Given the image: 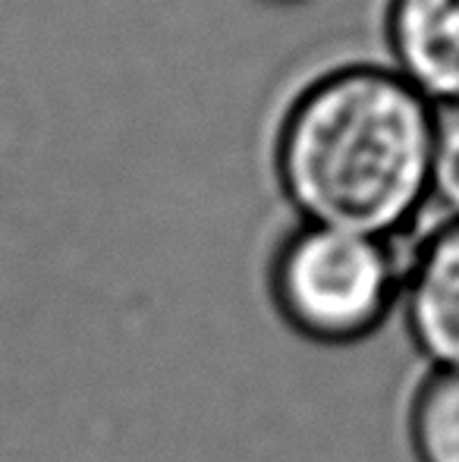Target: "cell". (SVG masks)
I'll return each mask as SVG.
<instances>
[{
	"mask_svg": "<svg viewBox=\"0 0 459 462\" xmlns=\"http://www.w3.org/2000/svg\"><path fill=\"white\" fill-rule=\"evenodd\" d=\"M435 104L390 63L308 82L277 133V180L302 224L399 243L431 208Z\"/></svg>",
	"mask_w": 459,
	"mask_h": 462,
	"instance_id": "cell-1",
	"label": "cell"
},
{
	"mask_svg": "<svg viewBox=\"0 0 459 462\" xmlns=\"http://www.w3.org/2000/svg\"><path fill=\"white\" fill-rule=\"evenodd\" d=\"M403 252L393 239L296 224L274 249L271 299L289 330L318 346H355L397 315Z\"/></svg>",
	"mask_w": 459,
	"mask_h": 462,
	"instance_id": "cell-2",
	"label": "cell"
},
{
	"mask_svg": "<svg viewBox=\"0 0 459 462\" xmlns=\"http://www.w3.org/2000/svg\"><path fill=\"white\" fill-rule=\"evenodd\" d=\"M397 311L428 368H459V220L437 217L403 255Z\"/></svg>",
	"mask_w": 459,
	"mask_h": 462,
	"instance_id": "cell-3",
	"label": "cell"
},
{
	"mask_svg": "<svg viewBox=\"0 0 459 462\" xmlns=\"http://www.w3.org/2000/svg\"><path fill=\"white\" fill-rule=\"evenodd\" d=\"M390 67L435 107L459 104V0H387Z\"/></svg>",
	"mask_w": 459,
	"mask_h": 462,
	"instance_id": "cell-4",
	"label": "cell"
},
{
	"mask_svg": "<svg viewBox=\"0 0 459 462\" xmlns=\"http://www.w3.org/2000/svg\"><path fill=\"white\" fill-rule=\"evenodd\" d=\"M406 440L416 462H459V368H428L409 393Z\"/></svg>",
	"mask_w": 459,
	"mask_h": 462,
	"instance_id": "cell-5",
	"label": "cell"
},
{
	"mask_svg": "<svg viewBox=\"0 0 459 462\" xmlns=\"http://www.w3.org/2000/svg\"><path fill=\"white\" fill-rule=\"evenodd\" d=\"M431 205L441 211V217L459 220V104L435 107Z\"/></svg>",
	"mask_w": 459,
	"mask_h": 462,
	"instance_id": "cell-6",
	"label": "cell"
},
{
	"mask_svg": "<svg viewBox=\"0 0 459 462\" xmlns=\"http://www.w3.org/2000/svg\"><path fill=\"white\" fill-rule=\"evenodd\" d=\"M268 4H299V0H268Z\"/></svg>",
	"mask_w": 459,
	"mask_h": 462,
	"instance_id": "cell-7",
	"label": "cell"
}]
</instances>
